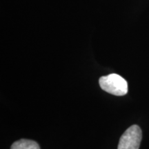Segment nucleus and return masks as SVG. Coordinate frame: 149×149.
Wrapping results in <instances>:
<instances>
[{"instance_id":"nucleus-3","label":"nucleus","mask_w":149,"mask_h":149,"mask_svg":"<svg viewBox=\"0 0 149 149\" xmlns=\"http://www.w3.org/2000/svg\"><path fill=\"white\" fill-rule=\"evenodd\" d=\"M10 149H40V147L36 141L22 139L14 142Z\"/></svg>"},{"instance_id":"nucleus-1","label":"nucleus","mask_w":149,"mask_h":149,"mask_svg":"<svg viewBox=\"0 0 149 149\" xmlns=\"http://www.w3.org/2000/svg\"><path fill=\"white\" fill-rule=\"evenodd\" d=\"M102 90L116 96L125 95L128 93V83L125 79L115 73L103 76L99 79Z\"/></svg>"},{"instance_id":"nucleus-2","label":"nucleus","mask_w":149,"mask_h":149,"mask_svg":"<svg viewBox=\"0 0 149 149\" xmlns=\"http://www.w3.org/2000/svg\"><path fill=\"white\" fill-rule=\"evenodd\" d=\"M141 137V130L137 125H133L123 133L117 149H139Z\"/></svg>"}]
</instances>
